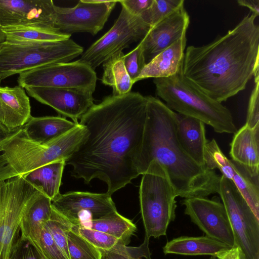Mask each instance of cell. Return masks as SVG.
Here are the masks:
<instances>
[{"mask_svg":"<svg viewBox=\"0 0 259 259\" xmlns=\"http://www.w3.org/2000/svg\"><path fill=\"white\" fill-rule=\"evenodd\" d=\"M153 1L123 0L118 1V3L131 14L140 16L150 7Z\"/></svg>","mask_w":259,"mask_h":259,"instance_id":"39","label":"cell"},{"mask_svg":"<svg viewBox=\"0 0 259 259\" xmlns=\"http://www.w3.org/2000/svg\"><path fill=\"white\" fill-rule=\"evenodd\" d=\"M147 99L138 92L111 95L80 119L89 135L66 161L71 176L88 184L99 179L112 195L138 177L136 160L141 146Z\"/></svg>","mask_w":259,"mask_h":259,"instance_id":"1","label":"cell"},{"mask_svg":"<svg viewBox=\"0 0 259 259\" xmlns=\"http://www.w3.org/2000/svg\"><path fill=\"white\" fill-rule=\"evenodd\" d=\"M45 195L22 176L0 181V259H8L20 237L23 215L32 204Z\"/></svg>","mask_w":259,"mask_h":259,"instance_id":"8","label":"cell"},{"mask_svg":"<svg viewBox=\"0 0 259 259\" xmlns=\"http://www.w3.org/2000/svg\"><path fill=\"white\" fill-rule=\"evenodd\" d=\"M152 27L140 16L122 9L113 26L83 52L79 61L95 70L112 55L142 40Z\"/></svg>","mask_w":259,"mask_h":259,"instance_id":"10","label":"cell"},{"mask_svg":"<svg viewBox=\"0 0 259 259\" xmlns=\"http://www.w3.org/2000/svg\"><path fill=\"white\" fill-rule=\"evenodd\" d=\"M231 159L241 164L259 165V125L253 128L243 126L235 133L230 144Z\"/></svg>","mask_w":259,"mask_h":259,"instance_id":"24","label":"cell"},{"mask_svg":"<svg viewBox=\"0 0 259 259\" xmlns=\"http://www.w3.org/2000/svg\"><path fill=\"white\" fill-rule=\"evenodd\" d=\"M209 259H216L215 256H211Z\"/></svg>","mask_w":259,"mask_h":259,"instance_id":"44","label":"cell"},{"mask_svg":"<svg viewBox=\"0 0 259 259\" xmlns=\"http://www.w3.org/2000/svg\"><path fill=\"white\" fill-rule=\"evenodd\" d=\"M83 48L72 39L34 43L0 42V79L42 66L68 62Z\"/></svg>","mask_w":259,"mask_h":259,"instance_id":"7","label":"cell"},{"mask_svg":"<svg viewBox=\"0 0 259 259\" xmlns=\"http://www.w3.org/2000/svg\"><path fill=\"white\" fill-rule=\"evenodd\" d=\"M71 230L99 249L110 250L118 244H125L117 238L100 231L72 225Z\"/></svg>","mask_w":259,"mask_h":259,"instance_id":"34","label":"cell"},{"mask_svg":"<svg viewBox=\"0 0 259 259\" xmlns=\"http://www.w3.org/2000/svg\"><path fill=\"white\" fill-rule=\"evenodd\" d=\"M89 135L79 124L47 144L28 139L22 127L0 143V181L23 176L46 164L67 160Z\"/></svg>","mask_w":259,"mask_h":259,"instance_id":"4","label":"cell"},{"mask_svg":"<svg viewBox=\"0 0 259 259\" xmlns=\"http://www.w3.org/2000/svg\"><path fill=\"white\" fill-rule=\"evenodd\" d=\"M146 97V118L136 160L138 174L156 161L165 170L177 197H206L217 193L220 177L197 163L181 146L177 135L178 115L159 99Z\"/></svg>","mask_w":259,"mask_h":259,"instance_id":"3","label":"cell"},{"mask_svg":"<svg viewBox=\"0 0 259 259\" xmlns=\"http://www.w3.org/2000/svg\"><path fill=\"white\" fill-rule=\"evenodd\" d=\"M52 206L72 225L77 226L117 211L111 195L107 192L73 191L60 193L52 201Z\"/></svg>","mask_w":259,"mask_h":259,"instance_id":"13","label":"cell"},{"mask_svg":"<svg viewBox=\"0 0 259 259\" xmlns=\"http://www.w3.org/2000/svg\"><path fill=\"white\" fill-rule=\"evenodd\" d=\"M52 211V200L46 195L39 198L22 218L20 225L21 236L27 237L42 229L50 219Z\"/></svg>","mask_w":259,"mask_h":259,"instance_id":"29","label":"cell"},{"mask_svg":"<svg viewBox=\"0 0 259 259\" xmlns=\"http://www.w3.org/2000/svg\"><path fill=\"white\" fill-rule=\"evenodd\" d=\"M29 99L24 88L0 87V122L10 129L22 127L31 117Z\"/></svg>","mask_w":259,"mask_h":259,"instance_id":"19","label":"cell"},{"mask_svg":"<svg viewBox=\"0 0 259 259\" xmlns=\"http://www.w3.org/2000/svg\"><path fill=\"white\" fill-rule=\"evenodd\" d=\"M123 62L126 70L133 83L138 81V79L146 65L142 46L140 43L123 58Z\"/></svg>","mask_w":259,"mask_h":259,"instance_id":"36","label":"cell"},{"mask_svg":"<svg viewBox=\"0 0 259 259\" xmlns=\"http://www.w3.org/2000/svg\"><path fill=\"white\" fill-rule=\"evenodd\" d=\"M184 0H153L150 7L140 16L151 27L184 5Z\"/></svg>","mask_w":259,"mask_h":259,"instance_id":"33","label":"cell"},{"mask_svg":"<svg viewBox=\"0 0 259 259\" xmlns=\"http://www.w3.org/2000/svg\"><path fill=\"white\" fill-rule=\"evenodd\" d=\"M66 160L54 162L23 176L27 181L39 188L52 201L59 194Z\"/></svg>","mask_w":259,"mask_h":259,"instance_id":"25","label":"cell"},{"mask_svg":"<svg viewBox=\"0 0 259 259\" xmlns=\"http://www.w3.org/2000/svg\"><path fill=\"white\" fill-rule=\"evenodd\" d=\"M237 3L239 6L248 8L256 16L259 15L258 0H238Z\"/></svg>","mask_w":259,"mask_h":259,"instance_id":"41","label":"cell"},{"mask_svg":"<svg viewBox=\"0 0 259 259\" xmlns=\"http://www.w3.org/2000/svg\"><path fill=\"white\" fill-rule=\"evenodd\" d=\"M153 82L156 95L172 111L198 119L218 133L237 131L230 111L193 85L184 77L182 69L172 76L154 78Z\"/></svg>","mask_w":259,"mask_h":259,"instance_id":"5","label":"cell"},{"mask_svg":"<svg viewBox=\"0 0 259 259\" xmlns=\"http://www.w3.org/2000/svg\"><path fill=\"white\" fill-rule=\"evenodd\" d=\"M190 17L184 5L152 26L141 40L146 63L186 34Z\"/></svg>","mask_w":259,"mask_h":259,"instance_id":"18","label":"cell"},{"mask_svg":"<svg viewBox=\"0 0 259 259\" xmlns=\"http://www.w3.org/2000/svg\"><path fill=\"white\" fill-rule=\"evenodd\" d=\"M205 165L209 169L218 168L222 176L232 181L259 219V168L229 159L216 141L206 144Z\"/></svg>","mask_w":259,"mask_h":259,"instance_id":"12","label":"cell"},{"mask_svg":"<svg viewBox=\"0 0 259 259\" xmlns=\"http://www.w3.org/2000/svg\"><path fill=\"white\" fill-rule=\"evenodd\" d=\"M55 6L52 0H0V26L56 29Z\"/></svg>","mask_w":259,"mask_h":259,"instance_id":"16","label":"cell"},{"mask_svg":"<svg viewBox=\"0 0 259 259\" xmlns=\"http://www.w3.org/2000/svg\"><path fill=\"white\" fill-rule=\"evenodd\" d=\"M142 175L139 199L145 236L157 238L165 236L176 218L177 197L166 173L152 161Z\"/></svg>","mask_w":259,"mask_h":259,"instance_id":"6","label":"cell"},{"mask_svg":"<svg viewBox=\"0 0 259 259\" xmlns=\"http://www.w3.org/2000/svg\"><path fill=\"white\" fill-rule=\"evenodd\" d=\"M20 128L10 129L0 122V143L12 136Z\"/></svg>","mask_w":259,"mask_h":259,"instance_id":"42","label":"cell"},{"mask_svg":"<svg viewBox=\"0 0 259 259\" xmlns=\"http://www.w3.org/2000/svg\"><path fill=\"white\" fill-rule=\"evenodd\" d=\"M5 40L15 43H34L60 41L70 38L71 34L56 29L31 26L1 27Z\"/></svg>","mask_w":259,"mask_h":259,"instance_id":"26","label":"cell"},{"mask_svg":"<svg viewBox=\"0 0 259 259\" xmlns=\"http://www.w3.org/2000/svg\"><path fill=\"white\" fill-rule=\"evenodd\" d=\"M97 74L89 65L79 61L42 66L19 74V85L84 90L94 93Z\"/></svg>","mask_w":259,"mask_h":259,"instance_id":"11","label":"cell"},{"mask_svg":"<svg viewBox=\"0 0 259 259\" xmlns=\"http://www.w3.org/2000/svg\"><path fill=\"white\" fill-rule=\"evenodd\" d=\"M185 214L206 236L225 243L235 246L232 228L224 205L216 197L209 199L196 197L185 198Z\"/></svg>","mask_w":259,"mask_h":259,"instance_id":"15","label":"cell"},{"mask_svg":"<svg viewBox=\"0 0 259 259\" xmlns=\"http://www.w3.org/2000/svg\"><path fill=\"white\" fill-rule=\"evenodd\" d=\"M204 123L192 117L178 115L177 135L184 150L197 163L205 166V149L207 140Z\"/></svg>","mask_w":259,"mask_h":259,"instance_id":"21","label":"cell"},{"mask_svg":"<svg viewBox=\"0 0 259 259\" xmlns=\"http://www.w3.org/2000/svg\"><path fill=\"white\" fill-rule=\"evenodd\" d=\"M124 54L120 51L103 63L102 82L112 88L113 95L121 96L131 92L134 83L124 66Z\"/></svg>","mask_w":259,"mask_h":259,"instance_id":"27","label":"cell"},{"mask_svg":"<svg viewBox=\"0 0 259 259\" xmlns=\"http://www.w3.org/2000/svg\"><path fill=\"white\" fill-rule=\"evenodd\" d=\"M248 14L232 30L200 47L187 48L182 74L202 92L222 103L243 91L259 73V26Z\"/></svg>","mask_w":259,"mask_h":259,"instance_id":"2","label":"cell"},{"mask_svg":"<svg viewBox=\"0 0 259 259\" xmlns=\"http://www.w3.org/2000/svg\"><path fill=\"white\" fill-rule=\"evenodd\" d=\"M231 247L228 245L205 236H181L167 242L163 252L184 255H209L213 256Z\"/></svg>","mask_w":259,"mask_h":259,"instance_id":"23","label":"cell"},{"mask_svg":"<svg viewBox=\"0 0 259 259\" xmlns=\"http://www.w3.org/2000/svg\"><path fill=\"white\" fill-rule=\"evenodd\" d=\"M118 1L80 0L71 8L55 6V28L64 33L94 35L104 27Z\"/></svg>","mask_w":259,"mask_h":259,"instance_id":"14","label":"cell"},{"mask_svg":"<svg viewBox=\"0 0 259 259\" xmlns=\"http://www.w3.org/2000/svg\"><path fill=\"white\" fill-rule=\"evenodd\" d=\"M186 34L146 64L138 81L148 78H166L182 69L186 46Z\"/></svg>","mask_w":259,"mask_h":259,"instance_id":"20","label":"cell"},{"mask_svg":"<svg viewBox=\"0 0 259 259\" xmlns=\"http://www.w3.org/2000/svg\"><path fill=\"white\" fill-rule=\"evenodd\" d=\"M25 238L36 248L44 259H68L45 225L38 232Z\"/></svg>","mask_w":259,"mask_h":259,"instance_id":"30","label":"cell"},{"mask_svg":"<svg viewBox=\"0 0 259 259\" xmlns=\"http://www.w3.org/2000/svg\"><path fill=\"white\" fill-rule=\"evenodd\" d=\"M67 241L69 259H101L99 249L70 229Z\"/></svg>","mask_w":259,"mask_h":259,"instance_id":"32","label":"cell"},{"mask_svg":"<svg viewBox=\"0 0 259 259\" xmlns=\"http://www.w3.org/2000/svg\"><path fill=\"white\" fill-rule=\"evenodd\" d=\"M217 193L227 212L235 246L241 247L248 259H259V219L233 182L222 175Z\"/></svg>","mask_w":259,"mask_h":259,"instance_id":"9","label":"cell"},{"mask_svg":"<svg viewBox=\"0 0 259 259\" xmlns=\"http://www.w3.org/2000/svg\"><path fill=\"white\" fill-rule=\"evenodd\" d=\"M5 40V37L3 35V33L1 30V27L0 26V42Z\"/></svg>","mask_w":259,"mask_h":259,"instance_id":"43","label":"cell"},{"mask_svg":"<svg viewBox=\"0 0 259 259\" xmlns=\"http://www.w3.org/2000/svg\"><path fill=\"white\" fill-rule=\"evenodd\" d=\"M24 89L30 96L76 123L94 105L93 93L88 90L45 87Z\"/></svg>","mask_w":259,"mask_h":259,"instance_id":"17","label":"cell"},{"mask_svg":"<svg viewBox=\"0 0 259 259\" xmlns=\"http://www.w3.org/2000/svg\"><path fill=\"white\" fill-rule=\"evenodd\" d=\"M78 124L61 116H31L22 130L30 140L45 144L66 134Z\"/></svg>","mask_w":259,"mask_h":259,"instance_id":"22","label":"cell"},{"mask_svg":"<svg viewBox=\"0 0 259 259\" xmlns=\"http://www.w3.org/2000/svg\"><path fill=\"white\" fill-rule=\"evenodd\" d=\"M149 241V238L145 236L143 243L139 247L127 246L120 243L110 250L99 249L101 259H151Z\"/></svg>","mask_w":259,"mask_h":259,"instance_id":"31","label":"cell"},{"mask_svg":"<svg viewBox=\"0 0 259 259\" xmlns=\"http://www.w3.org/2000/svg\"><path fill=\"white\" fill-rule=\"evenodd\" d=\"M8 259H44L36 248L25 237L20 236Z\"/></svg>","mask_w":259,"mask_h":259,"instance_id":"37","label":"cell"},{"mask_svg":"<svg viewBox=\"0 0 259 259\" xmlns=\"http://www.w3.org/2000/svg\"><path fill=\"white\" fill-rule=\"evenodd\" d=\"M94 229L112 235L125 245L137 230L133 222L120 214L117 211L99 219L94 220L80 226Z\"/></svg>","mask_w":259,"mask_h":259,"instance_id":"28","label":"cell"},{"mask_svg":"<svg viewBox=\"0 0 259 259\" xmlns=\"http://www.w3.org/2000/svg\"><path fill=\"white\" fill-rule=\"evenodd\" d=\"M216 259H248L243 250L238 246L220 252L215 256Z\"/></svg>","mask_w":259,"mask_h":259,"instance_id":"40","label":"cell"},{"mask_svg":"<svg viewBox=\"0 0 259 259\" xmlns=\"http://www.w3.org/2000/svg\"><path fill=\"white\" fill-rule=\"evenodd\" d=\"M45 225L58 246L67 257L69 259L67 234L71 227V224L53 209L50 219L45 223Z\"/></svg>","mask_w":259,"mask_h":259,"instance_id":"35","label":"cell"},{"mask_svg":"<svg viewBox=\"0 0 259 259\" xmlns=\"http://www.w3.org/2000/svg\"><path fill=\"white\" fill-rule=\"evenodd\" d=\"M253 77L254 87L249 100L245 124L250 128H253L259 125V73Z\"/></svg>","mask_w":259,"mask_h":259,"instance_id":"38","label":"cell"}]
</instances>
